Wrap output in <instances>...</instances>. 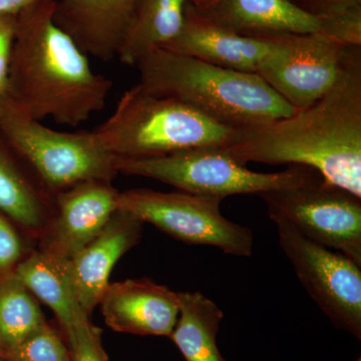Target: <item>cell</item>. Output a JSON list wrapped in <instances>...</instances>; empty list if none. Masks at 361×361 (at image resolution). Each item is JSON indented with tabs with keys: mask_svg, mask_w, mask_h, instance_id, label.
<instances>
[{
	"mask_svg": "<svg viewBox=\"0 0 361 361\" xmlns=\"http://www.w3.org/2000/svg\"><path fill=\"white\" fill-rule=\"evenodd\" d=\"M239 163L314 169L361 198V47H353L331 89L292 115L252 129L222 147Z\"/></svg>",
	"mask_w": 361,
	"mask_h": 361,
	"instance_id": "6da1fadb",
	"label": "cell"
},
{
	"mask_svg": "<svg viewBox=\"0 0 361 361\" xmlns=\"http://www.w3.org/2000/svg\"><path fill=\"white\" fill-rule=\"evenodd\" d=\"M54 6L39 0L16 16L8 94L35 120L78 127L106 106L113 82L56 23Z\"/></svg>",
	"mask_w": 361,
	"mask_h": 361,
	"instance_id": "7a4b0ae2",
	"label": "cell"
},
{
	"mask_svg": "<svg viewBox=\"0 0 361 361\" xmlns=\"http://www.w3.org/2000/svg\"><path fill=\"white\" fill-rule=\"evenodd\" d=\"M135 66L145 90L179 99L236 129H252L297 111L257 73L221 68L161 47Z\"/></svg>",
	"mask_w": 361,
	"mask_h": 361,
	"instance_id": "3957f363",
	"label": "cell"
},
{
	"mask_svg": "<svg viewBox=\"0 0 361 361\" xmlns=\"http://www.w3.org/2000/svg\"><path fill=\"white\" fill-rule=\"evenodd\" d=\"M242 130L204 115L173 97L157 96L137 84L121 97L116 110L94 130L118 159H148L184 149L227 147Z\"/></svg>",
	"mask_w": 361,
	"mask_h": 361,
	"instance_id": "277c9868",
	"label": "cell"
},
{
	"mask_svg": "<svg viewBox=\"0 0 361 361\" xmlns=\"http://www.w3.org/2000/svg\"><path fill=\"white\" fill-rule=\"evenodd\" d=\"M0 132L47 193L90 180L115 179L116 158L92 132H59L25 113L11 97L0 103Z\"/></svg>",
	"mask_w": 361,
	"mask_h": 361,
	"instance_id": "5b68a950",
	"label": "cell"
},
{
	"mask_svg": "<svg viewBox=\"0 0 361 361\" xmlns=\"http://www.w3.org/2000/svg\"><path fill=\"white\" fill-rule=\"evenodd\" d=\"M116 170L222 200L232 195H260L322 180L317 171L305 166L290 165L277 173L254 172L227 155L222 147L184 149L155 158L118 159Z\"/></svg>",
	"mask_w": 361,
	"mask_h": 361,
	"instance_id": "8992f818",
	"label": "cell"
},
{
	"mask_svg": "<svg viewBox=\"0 0 361 361\" xmlns=\"http://www.w3.org/2000/svg\"><path fill=\"white\" fill-rule=\"evenodd\" d=\"M222 201L180 190L134 189L120 192L118 210L190 245L217 247L229 255L249 257L253 253V232L225 218Z\"/></svg>",
	"mask_w": 361,
	"mask_h": 361,
	"instance_id": "52a82bcc",
	"label": "cell"
},
{
	"mask_svg": "<svg viewBox=\"0 0 361 361\" xmlns=\"http://www.w3.org/2000/svg\"><path fill=\"white\" fill-rule=\"evenodd\" d=\"M273 222H286L303 236L361 266V198L320 180L258 195Z\"/></svg>",
	"mask_w": 361,
	"mask_h": 361,
	"instance_id": "ba28073f",
	"label": "cell"
},
{
	"mask_svg": "<svg viewBox=\"0 0 361 361\" xmlns=\"http://www.w3.org/2000/svg\"><path fill=\"white\" fill-rule=\"evenodd\" d=\"M278 244L299 281L331 322L361 339V266L311 241L286 222H275Z\"/></svg>",
	"mask_w": 361,
	"mask_h": 361,
	"instance_id": "9c48e42d",
	"label": "cell"
},
{
	"mask_svg": "<svg viewBox=\"0 0 361 361\" xmlns=\"http://www.w3.org/2000/svg\"><path fill=\"white\" fill-rule=\"evenodd\" d=\"M264 39L272 40L274 47L257 75L295 110L310 106L331 89L353 47L320 33H285Z\"/></svg>",
	"mask_w": 361,
	"mask_h": 361,
	"instance_id": "30bf717a",
	"label": "cell"
},
{
	"mask_svg": "<svg viewBox=\"0 0 361 361\" xmlns=\"http://www.w3.org/2000/svg\"><path fill=\"white\" fill-rule=\"evenodd\" d=\"M111 183L90 180L56 193V216L42 250L71 259L96 238L118 211L120 192Z\"/></svg>",
	"mask_w": 361,
	"mask_h": 361,
	"instance_id": "8fae6325",
	"label": "cell"
},
{
	"mask_svg": "<svg viewBox=\"0 0 361 361\" xmlns=\"http://www.w3.org/2000/svg\"><path fill=\"white\" fill-rule=\"evenodd\" d=\"M99 304L106 324L125 334L170 337L179 317L178 292L148 278L109 284Z\"/></svg>",
	"mask_w": 361,
	"mask_h": 361,
	"instance_id": "7c38bea8",
	"label": "cell"
},
{
	"mask_svg": "<svg viewBox=\"0 0 361 361\" xmlns=\"http://www.w3.org/2000/svg\"><path fill=\"white\" fill-rule=\"evenodd\" d=\"M195 13L244 37L264 39L285 33H320L322 18L297 8L287 0H195Z\"/></svg>",
	"mask_w": 361,
	"mask_h": 361,
	"instance_id": "4fadbf2b",
	"label": "cell"
},
{
	"mask_svg": "<svg viewBox=\"0 0 361 361\" xmlns=\"http://www.w3.org/2000/svg\"><path fill=\"white\" fill-rule=\"evenodd\" d=\"M142 224L118 210L96 238L68 259L75 295L87 315L101 303L118 259L139 243Z\"/></svg>",
	"mask_w": 361,
	"mask_h": 361,
	"instance_id": "5bb4252c",
	"label": "cell"
},
{
	"mask_svg": "<svg viewBox=\"0 0 361 361\" xmlns=\"http://www.w3.org/2000/svg\"><path fill=\"white\" fill-rule=\"evenodd\" d=\"M273 47L272 40L244 37L213 25L195 13L188 2L182 30L161 49L221 68L257 73Z\"/></svg>",
	"mask_w": 361,
	"mask_h": 361,
	"instance_id": "9a60e30c",
	"label": "cell"
},
{
	"mask_svg": "<svg viewBox=\"0 0 361 361\" xmlns=\"http://www.w3.org/2000/svg\"><path fill=\"white\" fill-rule=\"evenodd\" d=\"M137 0H56L54 20L85 54L116 56Z\"/></svg>",
	"mask_w": 361,
	"mask_h": 361,
	"instance_id": "2e32d148",
	"label": "cell"
},
{
	"mask_svg": "<svg viewBox=\"0 0 361 361\" xmlns=\"http://www.w3.org/2000/svg\"><path fill=\"white\" fill-rule=\"evenodd\" d=\"M14 275L49 306L70 336L78 318L87 314L78 303L68 259L51 252H35L16 266ZM90 316V315H89Z\"/></svg>",
	"mask_w": 361,
	"mask_h": 361,
	"instance_id": "e0dca14e",
	"label": "cell"
},
{
	"mask_svg": "<svg viewBox=\"0 0 361 361\" xmlns=\"http://www.w3.org/2000/svg\"><path fill=\"white\" fill-rule=\"evenodd\" d=\"M190 0H137L116 56L135 66L147 54L164 47L179 35Z\"/></svg>",
	"mask_w": 361,
	"mask_h": 361,
	"instance_id": "ac0fdd59",
	"label": "cell"
},
{
	"mask_svg": "<svg viewBox=\"0 0 361 361\" xmlns=\"http://www.w3.org/2000/svg\"><path fill=\"white\" fill-rule=\"evenodd\" d=\"M49 196L0 132V213L26 229L39 230L47 222Z\"/></svg>",
	"mask_w": 361,
	"mask_h": 361,
	"instance_id": "d6986e66",
	"label": "cell"
},
{
	"mask_svg": "<svg viewBox=\"0 0 361 361\" xmlns=\"http://www.w3.org/2000/svg\"><path fill=\"white\" fill-rule=\"evenodd\" d=\"M179 317L170 338L186 361H228L217 345L224 313L201 292H178Z\"/></svg>",
	"mask_w": 361,
	"mask_h": 361,
	"instance_id": "ffe728a7",
	"label": "cell"
},
{
	"mask_svg": "<svg viewBox=\"0 0 361 361\" xmlns=\"http://www.w3.org/2000/svg\"><path fill=\"white\" fill-rule=\"evenodd\" d=\"M44 322L32 292L14 273L0 281V336L7 348L18 345Z\"/></svg>",
	"mask_w": 361,
	"mask_h": 361,
	"instance_id": "44dd1931",
	"label": "cell"
},
{
	"mask_svg": "<svg viewBox=\"0 0 361 361\" xmlns=\"http://www.w3.org/2000/svg\"><path fill=\"white\" fill-rule=\"evenodd\" d=\"M8 357L11 361H73L65 344L45 322L18 345L8 348Z\"/></svg>",
	"mask_w": 361,
	"mask_h": 361,
	"instance_id": "7402d4cb",
	"label": "cell"
},
{
	"mask_svg": "<svg viewBox=\"0 0 361 361\" xmlns=\"http://www.w3.org/2000/svg\"><path fill=\"white\" fill-rule=\"evenodd\" d=\"M320 18V35L348 47H361V4Z\"/></svg>",
	"mask_w": 361,
	"mask_h": 361,
	"instance_id": "603a6c76",
	"label": "cell"
},
{
	"mask_svg": "<svg viewBox=\"0 0 361 361\" xmlns=\"http://www.w3.org/2000/svg\"><path fill=\"white\" fill-rule=\"evenodd\" d=\"M89 317L87 314L80 316L71 336H68L73 361H106L99 331L92 326Z\"/></svg>",
	"mask_w": 361,
	"mask_h": 361,
	"instance_id": "cb8c5ba5",
	"label": "cell"
},
{
	"mask_svg": "<svg viewBox=\"0 0 361 361\" xmlns=\"http://www.w3.org/2000/svg\"><path fill=\"white\" fill-rule=\"evenodd\" d=\"M23 255V240L6 216L0 213V281L13 274Z\"/></svg>",
	"mask_w": 361,
	"mask_h": 361,
	"instance_id": "d4e9b609",
	"label": "cell"
},
{
	"mask_svg": "<svg viewBox=\"0 0 361 361\" xmlns=\"http://www.w3.org/2000/svg\"><path fill=\"white\" fill-rule=\"evenodd\" d=\"M16 16L0 18V103L8 94L9 68L16 35Z\"/></svg>",
	"mask_w": 361,
	"mask_h": 361,
	"instance_id": "484cf974",
	"label": "cell"
},
{
	"mask_svg": "<svg viewBox=\"0 0 361 361\" xmlns=\"http://www.w3.org/2000/svg\"><path fill=\"white\" fill-rule=\"evenodd\" d=\"M304 13L322 18L348 7L360 6L361 0H287Z\"/></svg>",
	"mask_w": 361,
	"mask_h": 361,
	"instance_id": "4316f807",
	"label": "cell"
},
{
	"mask_svg": "<svg viewBox=\"0 0 361 361\" xmlns=\"http://www.w3.org/2000/svg\"><path fill=\"white\" fill-rule=\"evenodd\" d=\"M39 0H0V18L16 16L20 11Z\"/></svg>",
	"mask_w": 361,
	"mask_h": 361,
	"instance_id": "83f0119b",
	"label": "cell"
},
{
	"mask_svg": "<svg viewBox=\"0 0 361 361\" xmlns=\"http://www.w3.org/2000/svg\"><path fill=\"white\" fill-rule=\"evenodd\" d=\"M355 361H361V357H360H360L356 358V360H355Z\"/></svg>",
	"mask_w": 361,
	"mask_h": 361,
	"instance_id": "f1b7e54d",
	"label": "cell"
},
{
	"mask_svg": "<svg viewBox=\"0 0 361 361\" xmlns=\"http://www.w3.org/2000/svg\"><path fill=\"white\" fill-rule=\"evenodd\" d=\"M190 1H195V0H190Z\"/></svg>",
	"mask_w": 361,
	"mask_h": 361,
	"instance_id": "f546056e",
	"label": "cell"
}]
</instances>
